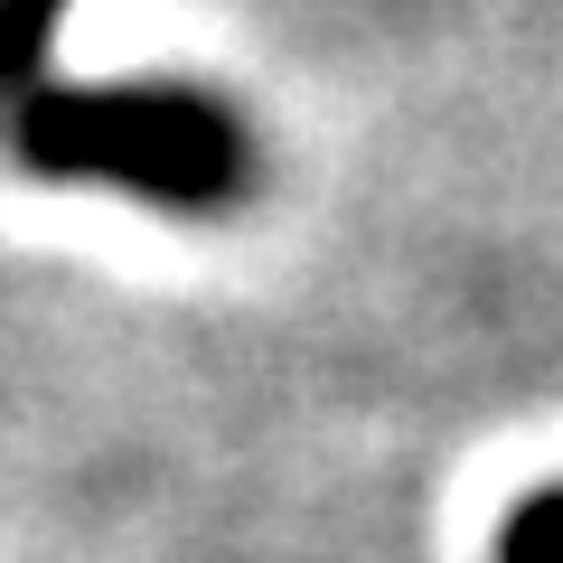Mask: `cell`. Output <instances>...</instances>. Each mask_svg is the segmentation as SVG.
<instances>
[{
  "label": "cell",
  "mask_w": 563,
  "mask_h": 563,
  "mask_svg": "<svg viewBox=\"0 0 563 563\" xmlns=\"http://www.w3.org/2000/svg\"><path fill=\"white\" fill-rule=\"evenodd\" d=\"M66 0H0V95L20 103V161L47 179H122L169 207H217L244 188V132L207 95L141 85L76 95L47 85V29Z\"/></svg>",
  "instance_id": "obj_1"
},
{
  "label": "cell",
  "mask_w": 563,
  "mask_h": 563,
  "mask_svg": "<svg viewBox=\"0 0 563 563\" xmlns=\"http://www.w3.org/2000/svg\"><path fill=\"white\" fill-rule=\"evenodd\" d=\"M498 563H563V479L554 488H526L498 526Z\"/></svg>",
  "instance_id": "obj_2"
}]
</instances>
